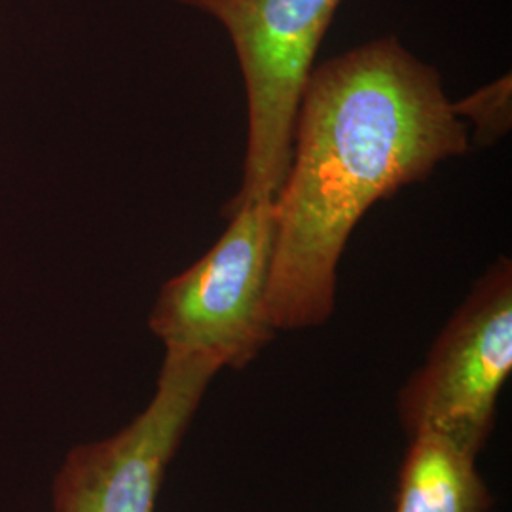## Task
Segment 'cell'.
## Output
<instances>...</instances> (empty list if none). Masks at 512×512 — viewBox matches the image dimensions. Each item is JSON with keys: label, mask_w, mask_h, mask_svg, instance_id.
<instances>
[{"label": "cell", "mask_w": 512, "mask_h": 512, "mask_svg": "<svg viewBox=\"0 0 512 512\" xmlns=\"http://www.w3.org/2000/svg\"><path fill=\"white\" fill-rule=\"evenodd\" d=\"M469 147L439 71L399 38H374L313 67L274 198L272 329L325 325L336 308L340 258L366 211Z\"/></svg>", "instance_id": "1"}, {"label": "cell", "mask_w": 512, "mask_h": 512, "mask_svg": "<svg viewBox=\"0 0 512 512\" xmlns=\"http://www.w3.org/2000/svg\"><path fill=\"white\" fill-rule=\"evenodd\" d=\"M512 372V262L499 256L440 330L397 395L404 431L431 427L478 456Z\"/></svg>", "instance_id": "4"}, {"label": "cell", "mask_w": 512, "mask_h": 512, "mask_svg": "<svg viewBox=\"0 0 512 512\" xmlns=\"http://www.w3.org/2000/svg\"><path fill=\"white\" fill-rule=\"evenodd\" d=\"M226 29L247 93L243 183L228 205L275 196L293 158L294 124L313 61L344 0H175Z\"/></svg>", "instance_id": "2"}, {"label": "cell", "mask_w": 512, "mask_h": 512, "mask_svg": "<svg viewBox=\"0 0 512 512\" xmlns=\"http://www.w3.org/2000/svg\"><path fill=\"white\" fill-rule=\"evenodd\" d=\"M274 198L228 205L219 241L162 287L148 327L167 351L209 355L220 368L243 370L274 340L266 317Z\"/></svg>", "instance_id": "3"}, {"label": "cell", "mask_w": 512, "mask_h": 512, "mask_svg": "<svg viewBox=\"0 0 512 512\" xmlns=\"http://www.w3.org/2000/svg\"><path fill=\"white\" fill-rule=\"evenodd\" d=\"M511 74L501 76L492 84L452 103L459 120H469L475 126V145L492 147L505 133H509L512 122Z\"/></svg>", "instance_id": "7"}, {"label": "cell", "mask_w": 512, "mask_h": 512, "mask_svg": "<svg viewBox=\"0 0 512 512\" xmlns=\"http://www.w3.org/2000/svg\"><path fill=\"white\" fill-rule=\"evenodd\" d=\"M220 370L209 355L165 349L143 412L65 456L54 476L52 512H154L165 471Z\"/></svg>", "instance_id": "5"}, {"label": "cell", "mask_w": 512, "mask_h": 512, "mask_svg": "<svg viewBox=\"0 0 512 512\" xmlns=\"http://www.w3.org/2000/svg\"><path fill=\"white\" fill-rule=\"evenodd\" d=\"M408 437L395 512H490L494 499L473 452L431 427Z\"/></svg>", "instance_id": "6"}]
</instances>
